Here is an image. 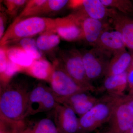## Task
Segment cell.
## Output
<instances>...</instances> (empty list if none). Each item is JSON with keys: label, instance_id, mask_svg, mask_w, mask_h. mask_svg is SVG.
<instances>
[{"label": "cell", "instance_id": "8", "mask_svg": "<svg viewBox=\"0 0 133 133\" xmlns=\"http://www.w3.org/2000/svg\"><path fill=\"white\" fill-rule=\"evenodd\" d=\"M109 8L108 18L114 29L121 33L126 48L133 53V19L112 8Z\"/></svg>", "mask_w": 133, "mask_h": 133}, {"label": "cell", "instance_id": "17", "mask_svg": "<svg viewBox=\"0 0 133 133\" xmlns=\"http://www.w3.org/2000/svg\"><path fill=\"white\" fill-rule=\"evenodd\" d=\"M54 66L43 58L35 59L30 66L26 67L30 74L40 79L50 80Z\"/></svg>", "mask_w": 133, "mask_h": 133}, {"label": "cell", "instance_id": "32", "mask_svg": "<svg viewBox=\"0 0 133 133\" xmlns=\"http://www.w3.org/2000/svg\"><path fill=\"white\" fill-rule=\"evenodd\" d=\"M125 98L126 102L133 110V95L129 94L128 95L125 96Z\"/></svg>", "mask_w": 133, "mask_h": 133}, {"label": "cell", "instance_id": "1", "mask_svg": "<svg viewBox=\"0 0 133 133\" xmlns=\"http://www.w3.org/2000/svg\"><path fill=\"white\" fill-rule=\"evenodd\" d=\"M31 90L25 85L19 83H7L1 88V118L13 121H23L28 116L29 98Z\"/></svg>", "mask_w": 133, "mask_h": 133}, {"label": "cell", "instance_id": "26", "mask_svg": "<svg viewBox=\"0 0 133 133\" xmlns=\"http://www.w3.org/2000/svg\"><path fill=\"white\" fill-rule=\"evenodd\" d=\"M58 104L59 103L56 99L50 87H48L43 98L41 112L48 111L51 109H54Z\"/></svg>", "mask_w": 133, "mask_h": 133}, {"label": "cell", "instance_id": "7", "mask_svg": "<svg viewBox=\"0 0 133 133\" xmlns=\"http://www.w3.org/2000/svg\"><path fill=\"white\" fill-rule=\"evenodd\" d=\"M125 97L116 107L109 121V133H127L133 127V110Z\"/></svg>", "mask_w": 133, "mask_h": 133}, {"label": "cell", "instance_id": "25", "mask_svg": "<svg viewBox=\"0 0 133 133\" xmlns=\"http://www.w3.org/2000/svg\"><path fill=\"white\" fill-rule=\"evenodd\" d=\"M68 0H47L41 9V15L57 12L68 4Z\"/></svg>", "mask_w": 133, "mask_h": 133}, {"label": "cell", "instance_id": "22", "mask_svg": "<svg viewBox=\"0 0 133 133\" xmlns=\"http://www.w3.org/2000/svg\"><path fill=\"white\" fill-rule=\"evenodd\" d=\"M106 7L112 8L127 15L133 16V3L129 0H101Z\"/></svg>", "mask_w": 133, "mask_h": 133}, {"label": "cell", "instance_id": "33", "mask_svg": "<svg viewBox=\"0 0 133 133\" xmlns=\"http://www.w3.org/2000/svg\"><path fill=\"white\" fill-rule=\"evenodd\" d=\"M132 61H131V65L132 66V67L133 68V53H132Z\"/></svg>", "mask_w": 133, "mask_h": 133}, {"label": "cell", "instance_id": "4", "mask_svg": "<svg viewBox=\"0 0 133 133\" xmlns=\"http://www.w3.org/2000/svg\"><path fill=\"white\" fill-rule=\"evenodd\" d=\"M50 81V88L58 102L81 92L88 91L78 84L66 72L62 61L55 62Z\"/></svg>", "mask_w": 133, "mask_h": 133}, {"label": "cell", "instance_id": "14", "mask_svg": "<svg viewBox=\"0 0 133 133\" xmlns=\"http://www.w3.org/2000/svg\"><path fill=\"white\" fill-rule=\"evenodd\" d=\"M132 55L125 50L113 55L109 62L105 77L118 75L127 71L131 65Z\"/></svg>", "mask_w": 133, "mask_h": 133}, {"label": "cell", "instance_id": "37", "mask_svg": "<svg viewBox=\"0 0 133 133\" xmlns=\"http://www.w3.org/2000/svg\"><path fill=\"white\" fill-rule=\"evenodd\" d=\"M132 2H133V1H132Z\"/></svg>", "mask_w": 133, "mask_h": 133}, {"label": "cell", "instance_id": "24", "mask_svg": "<svg viewBox=\"0 0 133 133\" xmlns=\"http://www.w3.org/2000/svg\"><path fill=\"white\" fill-rule=\"evenodd\" d=\"M46 1V0H30L28 1L17 19H21L36 16L42 5Z\"/></svg>", "mask_w": 133, "mask_h": 133}, {"label": "cell", "instance_id": "27", "mask_svg": "<svg viewBox=\"0 0 133 133\" xmlns=\"http://www.w3.org/2000/svg\"><path fill=\"white\" fill-rule=\"evenodd\" d=\"M28 1L25 0H6L4 1L6 12L10 16L16 15L21 8L24 7Z\"/></svg>", "mask_w": 133, "mask_h": 133}, {"label": "cell", "instance_id": "2", "mask_svg": "<svg viewBox=\"0 0 133 133\" xmlns=\"http://www.w3.org/2000/svg\"><path fill=\"white\" fill-rule=\"evenodd\" d=\"M62 18H52L34 16L18 20L16 19L6 30L0 40L1 47L6 46L10 43L42 34L48 30L55 29Z\"/></svg>", "mask_w": 133, "mask_h": 133}, {"label": "cell", "instance_id": "15", "mask_svg": "<svg viewBox=\"0 0 133 133\" xmlns=\"http://www.w3.org/2000/svg\"><path fill=\"white\" fill-rule=\"evenodd\" d=\"M128 85L127 71L118 75L105 77L104 88L110 95L122 97Z\"/></svg>", "mask_w": 133, "mask_h": 133}, {"label": "cell", "instance_id": "28", "mask_svg": "<svg viewBox=\"0 0 133 133\" xmlns=\"http://www.w3.org/2000/svg\"><path fill=\"white\" fill-rule=\"evenodd\" d=\"M23 67L15 63L8 58L6 68L2 74L4 75L7 78H10L15 73L19 71Z\"/></svg>", "mask_w": 133, "mask_h": 133}, {"label": "cell", "instance_id": "11", "mask_svg": "<svg viewBox=\"0 0 133 133\" xmlns=\"http://www.w3.org/2000/svg\"><path fill=\"white\" fill-rule=\"evenodd\" d=\"M99 100L88 91L77 93L65 99L60 104L71 108L77 115L81 117L87 112Z\"/></svg>", "mask_w": 133, "mask_h": 133}, {"label": "cell", "instance_id": "36", "mask_svg": "<svg viewBox=\"0 0 133 133\" xmlns=\"http://www.w3.org/2000/svg\"><path fill=\"white\" fill-rule=\"evenodd\" d=\"M99 133H108V131H107V132H100Z\"/></svg>", "mask_w": 133, "mask_h": 133}, {"label": "cell", "instance_id": "35", "mask_svg": "<svg viewBox=\"0 0 133 133\" xmlns=\"http://www.w3.org/2000/svg\"><path fill=\"white\" fill-rule=\"evenodd\" d=\"M129 94L133 95V91H132L131 92H129Z\"/></svg>", "mask_w": 133, "mask_h": 133}, {"label": "cell", "instance_id": "12", "mask_svg": "<svg viewBox=\"0 0 133 133\" xmlns=\"http://www.w3.org/2000/svg\"><path fill=\"white\" fill-rule=\"evenodd\" d=\"M79 19L83 39L95 47L103 31L109 28L108 24L104 21L92 19L86 16L80 17Z\"/></svg>", "mask_w": 133, "mask_h": 133}, {"label": "cell", "instance_id": "9", "mask_svg": "<svg viewBox=\"0 0 133 133\" xmlns=\"http://www.w3.org/2000/svg\"><path fill=\"white\" fill-rule=\"evenodd\" d=\"M54 110L55 123L59 133H78L79 118L73 109L58 104Z\"/></svg>", "mask_w": 133, "mask_h": 133}, {"label": "cell", "instance_id": "20", "mask_svg": "<svg viewBox=\"0 0 133 133\" xmlns=\"http://www.w3.org/2000/svg\"><path fill=\"white\" fill-rule=\"evenodd\" d=\"M60 38L55 29L51 30L40 34L36 41L38 48L41 51H48L59 45Z\"/></svg>", "mask_w": 133, "mask_h": 133}, {"label": "cell", "instance_id": "3", "mask_svg": "<svg viewBox=\"0 0 133 133\" xmlns=\"http://www.w3.org/2000/svg\"><path fill=\"white\" fill-rule=\"evenodd\" d=\"M124 96L108 94L99 100L87 112L79 118L78 133H88L109 122L115 110Z\"/></svg>", "mask_w": 133, "mask_h": 133}, {"label": "cell", "instance_id": "34", "mask_svg": "<svg viewBox=\"0 0 133 133\" xmlns=\"http://www.w3.org/2000/svg\"><path fill=\"white\" fill-rule=\"evenodd\" d=\"M127 133H133V127Z\"/></svg>", "mask_w": 133, "mask_h": 133}, {"label": "cell", "instance_id": "19", "mask_svg": "<svg viewBox=\"0 0 133 133\" xmlns=\"http://www.w3.org/2000/svg\"><path fill=\"white\" fill-rule=\"evenodd\" d=\"M6 48V52L8 58L15 63L26 68L30 66L33 63V59L25 51L19 46Z\"/></svg>", "mask_w": 133, "mask_h": 133}, {"label": "cell", "instance_id": "21", "mask_svg": "<svg viewBox=\"0 0 133 133\" xmlns=\"http://www.w3.org/2000/svg\"><path fill=\"white\" fill-rule=\"evenodd\" d=\"M19 133H59L55 122L51 119L44 118L31 127L24 128Z\"/></svg>", "mask_w": 133, "mask_h": 133}, {"label": "cell", "instance_id": "5", "mask_svg": "<svg viewBox=\"0 0 133 133\" xmlns=\"http://www.w3.org/2000/svg\"><path fill=\"white\" fill-rule=\"evenodd\" d=\"M61 57L66 72L76 83L88 92L96 90L87 76L82 53L77 50H67L62 52Z\"/></svg>", "mask_w": 133, "mask_h": 133}, {"label": "cell", "instance_id": "23", "mask_svg": "<svg viewBox=\"0 0 133 133\" xmlns=\"http://www.w3.org/2000/svg\"><path fill=\"white\" fill-rule=\"evenodd\" d=\"M18 46L23 49L34 60L43 58L42 51L39 49L36 40L31 37L22 38L19 40Z\"/></svg>", "mask_w": 133, "mask_h": 133}, {"label": "cell", "instance_id": "18", "mask_svg": "<svg viewBox=\"0 0 133 133\" xmlns=\"http://www.w3.org/2000/svg\"><path fill=\"white\" fill-rule=\"evenodd\" d=\"M48 88L47 86L40 83L31 89L29 96L28 115L41 112L43 98Z\"/></svg>", "mask_w": 133, "mask_h": 133}, {"label": "cell", "instance_id": "29", "mask_svg": "<svg viewBox=\"0 0 133 133\" xmlns=\"http://www.w3.org/2000/svg\"><path fill=\"white\" fill-rule=\"evenodd\" d=\"M8 58L7 56L5 47H1L0 49V68L1 73L2 74L5 71L8 62Z\"/></svg>", "mask_w": 133, "mask_h": 133}, {"label": "cell", "instance_id": "13", "mask_svg": "<svg viewBox=\"0 0 133 133\" xmlns=\"http://www.w3.org/2000/svg\"><path fill=\"white\" fill-rule=\"evenodd\" d=\"M111 52L113 55L126 50L121 33L116 30L106 29L101 35L95 47Z\"/></svg>", "mask_w": 133, "mask_h": 133}, {"label": "cell", "instance_id": "6", "mask_svg": "<svg viewBox=\"0 0 133 133\" xmlns=\"http://www.w3.org/2000/svg\"><path fill=\"white\" fill-rule=\"evenodd\" d=\"M86 74L91 81L105 76L113 55L111 52L94 47L82 53Z\"/></svg>", "mask_w": 133, "mask_h": 133}, {"label": "cell", "instance_id": "10", "mask_svg": "<svg viewBox=\"0 0 133 133\" xmlns=\"http://www.w3.org/2000/svg\"><path fill=\"white\" fill-rule=\"evenodd\" d=\"M55 30L60 38L66 41L83 39L81 22L76 14L62 17L61 22Z\"/></svg>", "mask_w": 133, "mask_h": 133}, {"label": "cell", "instance_id": "30", "mask_svg": "<svg viewBox=\"0 0 133 133\" xmlns=\"http://www.w3.org/2000/svg\"><path fill=\"white\" fill-rule=\"evenodd\" d=\"M6 15L5 13H1L0 15V40L5 34V27L7 22Z\"/></svg>", "mask_w": 133, "mask_h": 133}, {"label": "cell", "instance_id": "16", "mask_svg": "<svg viewBox=\"0 0 133 133\" xmlns=\"http://www.w3.org/2000/svg\"><path fill=\"white\" fill-rule=\"evenodd\" d=\"M80 8L88 17L102 21L108 18L109 8L101 0H83Z\"/></svg>", "mask_w": 133, "mask_h": 133}, {"label": "cell", "instance_id": "31", "mask_svg": "<svg viewBox=\"0 0 133 133\" xmlns=\"http://www.w3.org/2000/svg\"><path fill=\"white\" fill-rule=\"evenodd\" d=\"M128 86L129 88V92L133 91V68L130 65L127 70Z\"/></svg>", "mask_w": 133, "mask_h": 133}]
</instances>
